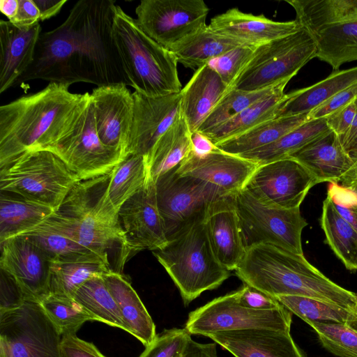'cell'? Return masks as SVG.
<instances>
[{
	"label": "cell",
	"mask_w": 357,
	"mask_h": 357,
	"mask_svg": "<svg viewBox=\"0 0 357 357\" xmlns=\"http://www.w3.org/2000/svg\"><path fill=\"white\" fill-rule=\"evenodd\" d=\"M116 6L112 0L76 2L61 24L40 33L33 61L14 86L34 79L129 86L113 37Z\"/></svg>",
	"instance_id": "obj_1"
},
{
	"label": "cell",
	"mask_w": 357,
	"mask_h": 357,
	"mask_svg": "<svg viewBox=\"0 0 357 357\" xmlns=\"http://www.w3.org/2000/svg\"><path fill=\"white\" fill-rule=\"evenodd\" d=\"M68 88L50 82L0 107V167L26 152L45 150L71 128L90 93H73Z\"/></svg>",
	"instance_id": "obj_2"
},
{
	"label": "cell",
	"mask_w": 357,
	"mask_h": 357,
	"mask_svg": "<svg viewBox=\"0 0 357 357\" xmlns=\"http://www.w3.org/2000/svg\"><path fill=\"white\" fill-rule=\"evenodd\" d=\"M234 272L244 284L275 298L300 296L350 310L357 306L356 294L331 280L303 255L273 245L247 248Z\"/></svg>",
	"instance_id": "obj_3"
},
{
	"label": "cell",
	"mask_w": 357,
	"mask_h": 357,
	"mask_svg": "<svg viewBox=\"0 0 357 357\" xmlns=\"http://www.w3.org/2000/svg\"><path fill=\"white\" fill-rule=\"evenodd\" d=\"M110 173L79 181L59 208L45 221L100 256L111 267V257L114 253L122 269L132 253L121 227L119 213L108 197Z\"/></svg>",
	"instance_id": "obj_4"
},
{
	"label": "cell",
	"mask_w": 357,
	"mask_h": 357,
	"mask_svg": "<svg viewBox=\"0 0 357 357\" xmlns=\"http://www.w3.org/2000/svg\"><path fill=\"white\" fill-rule=\"evenodd\" d=\"M204 213L199 214L153 251L188 305L203 292L218 288L230 276L216 258L208 239Z\"/></svg>",
	"instance_id": "obj_5"
},
{
	"label": "cell",
	"mask_w": 357,
	"mask_h": 357,
	"mask_svg": "<svg viewBox=\"0 0 357 357\" xmlns=\"http://www.w3.org/2000/svg\"><path fill=\"white\" fill-rule=\"evenodd\" d=\"M113 37L129 86L135 91L151 97L181 91L174 54L147 36L118 5Z\"/></svg>",
	"instance_id": "obj_6"
},
{
	"label": "cell",
	"mask_w": 357,
	"mask_h": 357,
	"mask_svg": "<svg viewBox=\"0 0 357 357\" xmlns=\"http://www.w3.org/2000/svg\"><path fill=\"white\" fill-rule=\"evenodd\" d=\"M82 181L47 150L26 152L0 167L1 191L44 204L55 211Z\"/></svg>",
	"instance_id": "obj_7"
},
{
	"label": "cell",
	"mask_w": 357,
	"mask_h": 357,
	"mask_svg": "<svg viewBox=\"0 0 357 357\" xmlns=\"http://www.w3.org/2000/svg\"><path fill=\"white\" fill-rule=\"evenodd\" d=\"M316 57V45L303 27L290 35L256 47L253 56L232 88L259 91L290 80L310 60Z\"/></svg>",
	"instance_id": "obj_8"
},
{
	"label": "cell",
	"mask_w": 357,
	"mask_h": 357,
	"mask_svg": "<svg viewBox=\"0 0 357 357\" xmlns=\"http://www.w3.org/2000/svg\"><path fill=\"white\" fill-rule=\"evenodd\" d=\"M231 195L245 249L269 244L303 255L301 234L307 222L300 208L287 209L266 204L245 188Z\"/></svg>",
	"instance_id": "obj_9"
},
{
	"label": "cell",
	"mask_w": 357,
	"mask_h": 357,
	"mask_svg": "<svg viewBox=\"0 0 357 357\" xmlns=\"http://www.w3.org/2000/svg\"><path fill=\"white\" fill-rule=\"evenodd\" d=\"M61 339L38 301L0 312L1 357H61Z\"/></svg>",
	"instance_id": "obj_10"
},
{
	"label": "cell",
	"mask_w": 357,
	"mask_h": 357,
	"mask_svg": "<svg viewBox=\"0 0 357 357\" xmlns=\"http://www.w3.org/2000/svg\"><path fill=\"white\" fill-rule=\"evenodd\" d=\"M45 150L56 155L82 181L109 174L127 157L101 142L91 96L71 128Z\"/></svg>",
	"instance_id": "obj_11"
},
{
	"label": "cell",
	"mask_w": 357,
	"mask_h": 357,
	"mask_svg": "<svg viewBox=\"0 0 357 357\" xmlns=\"http://www.w3.org/2000/svg\"><path fill=\"white\" fill-rule=\"evenodd\" d=\"M292 313L283 305L272 310H253L238 303L235 291L218 297L192 311L185 325L191 335L248 328L290 330Z\"/></svg>",
	"instance_id": "obj_12"
},
{
	"label": "cell",
	"mask_w": 357,
	"mask_h": 357,
	"mask_svg": "<svg viewBox=\"0 0 357 357\" xmlns=\"http://www.w3.org/2000/svg\"><path fill=\"white\" fill-rule=\"evenodd\" d=\"M208 13L202 0H142L135 20L147 36L169 50L205 27Z\"/></svg>",
	"instance_id": "obj_13"
},
{
	"label": "cell",
	"mask_w": 357,
	"mask_h": 357,
	"mask_svg": "<svg viewBox=\"0 0 357 357\" xmlns=\"http://www.w3.org/2000/svg\"><path fill=\"white\" fill-rule=\"evenodd\" d=\"M155 193L167 238L204 213L213 200L226 195L206 182L178 174L176 167L157 179Z\"/></svg>",
	"instance_id": "obj_14"
},
{
	"label": "cell",
	"mask_w": 357,
	"mask_h": 357,
	"mask_svg": "<svg viewBox=\"0 0 357 357\" xmlns=\"http://www.w3.org/2000/svg\"><path fill=\"white\" fill-rule=\"evenodd\" d=\"M318 183L301 163L285 158L258 165L244 188L266 204L291 209L300 208L309 190Z\"/></svg>",
	"instance_id": "obj_15"
},
{
	"label": "cell",
	"mask_w": 357,
	"mask_h": 357,
	"mask_svg": "<svg viewBox=\"0 0 357 357\" xmlns=\"http://www.w3.org/2000/svg\"><path fill=\"white\" fill-rule=\"evenodd\" d=\"M1 244V271L20 287L27 300L41 301L50 294L51 261L24 236L10 238Z\"/></svg>",
	"instance_id": "obj_16"
},
{
	"label": "cell",
	"mask_w": 357,
	"mask_h": 357,
	"mask_svg": "<svg viewBox=\"0 0 357 357\" xmlns=\"http://www.w3.org/2000/svg\"><path fill=\"white\" fill-rule=\"evenodd\" d=\"M119 218L132 255L144 249L159 250L167 243L158 207L155 183L152 181H148L121 206Z\"/></svg>",
	"instance_id": "obj_17"
},
{
	"label": "cell",
	"mask_w": 357,
	"mask_h": 357,
	"mask_svg": "<svg viewBox=\"0 0 357 357\" xmlns=\"http://www.w3.org/2000/svg\"><path fill=\"white\" fill-rule=\"evenodd\" d=\"M90 96L101 142L128 156L133 119L132 93L126 84H118L97 86Z\"/></svg>",
	"instance_id": "obj_18"
},
{
	"label": "cell",
	"mask_w": 357,
	"mask_h": 357,
	"mask_svg": "<svg viewBox=\"0 0 357 357\" xmlns=\"http://www.w3.org/2000/svg\"><path fill=\"white\" fill-rule=\"evenodd\" d=\"M133 119L128 155L145 158L159 138L181 116V92L151 97L134 91Z\"/></svg>",
	"instance_id": "obj_19"
},
{
	"label": "cell",
	"mask_w": 357,
	"mask_h": 357,
	"mask_svg": "<svg viewBox=\"0 0 357 357\" xmlns=\"http://www.w3.org/2000/svg\"><path fill=\"white\" fill-rule=\"evenodd\" d=\"M257 166L255 162L217 148L203 155L192 151L176 167V172L206 182L229 195L245 187Z\"/></svg>",
	"instance_id": "obj_20"
},
{
	"label": "cell",
	"mask_w": 357,
	"mask_h": 357,
	"mask_svg": "<svg viewBox=\"0 0 357 357\" xmlns=\"http://www.w3.org/2000/svg\"><path fill=\"white\" fill-rule=\"evenodd\" d=\"M235 357H305L290 330L248 328L207 335Z\"/></svg>",
	"instance_id": "obj_21"
},
{
	"label": "cell",
	"mask_w": 357,
	"mask_h": 357,
	"mask_svg": "<svg viewBox=\"0 0 357 357\" xmlns=\"http://www.w3.org/2000/svg\"><path fill=\"white\" fill-rule=\"evenodd\" d=\"M204 220L216 258L228 271H235L246 249L232 195L213 200L205 211Z\"/></svg>",
	"instance_id": "obj_22"
},
{
	"label": "cell",
	"mask_w": 357,
	"mask_h": 357,
	"mask_svg": "<svg viewBox=\"0 0 357 357\" xmlns=\"http://www.w3.org/2000/svg\"><path fill=\"white\" fill-rule=\"evenodd\" d=\"M208 26L221 35L255 47L294 33L302 27L296 20L276 22L264 15L245 13L237 8L213 17Z\"/></svg>",
	"instance_id": "obj_23"
},
{
	"label": "cell",
	"mask_w": 357,
	"mask_h": 357,
	"mask_svg": "<svg viewBox=\"0 0 357 357\" xmlns=\"http://www.w3.org/2000/svg\"><path fill=\"white\" fill-rule=\"evenodd\" d=\"M41 33L40 23L22 29L0 21V93L14 86L31 65Z\"/></svg>",
	"instance_id": "obj_24"
},
{
	"label": "cell",
	"mask_w": 357,
	"mask_h": 357,
	"mask_svg": "<svg viewBox=\"0 0 357 357\" xmlns=\"http://www.w3.org/2000/svg\"><path fill=\"white\" fill-rule=\"evenodd\" d=\"M231 89L210 63L195 70L181 91V113L191 133L198 130Z\"/></svg>",
	"instance_id": "obj_25"
},
{
	"label": "cell",
	"mask_w": 357,
	"mask_h": 357,
	"mask_svg": "<svg viewBox=\"0 0 357 357\" xmlns=\"http://www.w3.org/2000/svg\"><path fill=\"white\" fill-rule=\"evenodd\" d=\"M288 158L305 167L319 183H339L355 163L339 136L332 130L316 137Z\"/></svg>",
	"instance_id": "obj_26"
},
{
	"label": "cell",
	"mask_w": 357,
	"mask_h": 357,
	"mask_svg": "<svg viewBox=\"0 0 357 357\" xmlns=\"http://www.w3.org/2000/svg\"><path fill=\"white\" fill-rule=\"evenodd\" d=\"M102 278L120 310L129 333L144 347L149 345L157 335L155 325L128 278L112 270L102 274Z\"/></svg>",
	"instance_id": "obj_27"
},
{
	"label": "cell",
	"mask_w": 357,
	"mask_h": 357,
	"mask_svg": "<svg viewBox=\"0 0 357 357\" xmlns=\"http://www.w3.org/2000/svg\"><path fill=\"white\" fill-rule=\"evenodd\" d=\"M192 151L191 132L181 114L145 158L148 181L155 183L162 175L177 167Z\"/></svg>",
	"instance_id": "obj_28"
},
{
	"label": "cell",
	"mask_w": 357,
	"mask_h": 357,
	"mask_svg": "<svg viewBox=\"0 0 357 357\" xmlns=\"http://www.w3.org/2000/svg\"><path fill=\"white\" fill-rule=\"evenodd\" d=\"M357 82V66L336 70L324 79L287 93L276 117L309 114L339 91Z\"/></svg>",
	"instance_id": "obj_29"
},
{
	"label": "cell",
	"mask_w": 357,
	"mask_h": 357,
	"mask_svg": "<svg viewBox=\"0 0 357 357\" xmlns=\"http://www.w3.org/2000/svg\"><path fill=\"white\" fill-rule=\"evenodd\" d=\"M110 270H112L111 266L96 253L51 261L50 294L73 298L77 289L87 280Z\"/></svg>",
	"instance_id": "obj_30"
},
{
	"label": "cell",
	"mask_w": 357,
	"mask_h": 357,
	"mask_svg": "<svg viewBox=\"0 0 357 357\" xmlns=\"http://www.w3.org/2000/svg\"><path fill=\"white\" fill-rule=\"evenodd\" d=\"M54 212L44 204L1 191L0 243L33 229Z\"/></svg>",
	"instance_id": "obj_31"
},
{
	"label": "cell",
	"mask_w": 357,
	"mask_h": 357,
	"mask_svg": "<svg viewBox=\"0 0 357 357\" xmlns=\"http://www.w3.org/2000/svg\"><path fill=\"white\" fill-rule=\"evenodd\" d=\"M316 45V57L336 71L357 60V21L324 25L307 30Z\"/></svg>",
	"instance_id": "obj_32"
},
{
	"label": "cell",
	"mask_w": 357,
	"mask_h": 357,
	"mask_svg": "<svg viewBox=\"0 0 357 357\" xmlns=\"http://www.w3.org/2000/svg\"><path fill=\"white\" fill-rule=\"evenodd\" d=\"M243 45L239 41L217 33L206 25L168 50L174 54L178 63L185 68L197 70L229 50Z\"/></svg>",
	"instance_id": "obj_33"
},
{
	"label": "cell",
	"mask_w": 357,
	"mask_h": 357,
	"mask_svg": "<svg viewBox=\"0 0 357 357\" xmlns=\"http://www.w3.org/2000/svg\"><path fill=\"white\" fill-rule=\"evenodd\" d=\"M288 82V80L283 82L269 96L252 104L225 123L202 135L215 145L275 118L280 105L287 97L284 90Z\"/></svg>",
	"instance_id": "obj_34"
},
{
	"label": "cell",
	"mask_w": 357,
	"mask_h": 357,
	"mask_svg": "<svg viewBox=\"0 0 357 357\" xmlns=\"http://www.w3.org/2000/svg\"><path fill=\"white\" fill-rule=\"evenodd\" d=\"M310 119L309 114L275 117L215 146L223 152L240 156L272 144Z\"/></svg>",
	"instance_id": "obj_35"
},
{
	"label": "cell",
	"mask_w": 357,
	"mask_h": 357,
	"mask_svg": "<svg viewBox=\"0 0 357 357\" xmlns=\"http://www.w3.org/2000/svg\"><path fill=\"white\" fill-rule=\"evenodd\" d=\"M307 30L357 21V0H286Z\"/></svg>",
	"instance_id": "obj_36"
},
{
	"label": "cell",
	"mask_w": 357,
	"mask_h": 357,
	"mask_svg": "<svg viewBox=\"0 0 357 357\" xmlns=\"http://www.w3.org/2000/svg\"><path fill=\"white\" fill-rule=\"evenodd\" d=\"M319 222L326 242L349 271H357V230L337 212L331 199L323 202Z\"/></svg>",
	"instance_id": "obj_37"
},
{
	"label": "cell",
	"mask_w": 357,
	"mask_h": 357,
	"mask_svg": "<svg viewBox=\"0 0 357 357\" xmlns=\"http://www.w3.org/2000/svg\"><path fill=\"white\" fill-rule=\"evenodd\" d=\"M329 130L326 118L310 119L272 144L240 157L258 165L288 158L310 141Z\"/></svg>",
	"instance_id": "obj_38"
},
{
	"label": "cell",
	"mask_w": 357,
	"mask_h": 357,
	"mask_svg": "<svg viewBox=\"0 0 357 357\" xmlns=\"http://www.w3.org/2000/svg\"><path fill=\"white\" fill-rule=\"evenodd\" d=\"M73 298L94 319L109 326L117 327L129 333L120 310L109 292L102 275L87 280L75 292Z\"/></svg>",
	"instance_id": "obj_39"
},
{
	"label": "cell",
	"mask_w": 357,
	"mask_h": 357,
	"mask_svg": "<svg viewBox=\"0 0 357 357\" xmlns=\"http://www.w3.org/2000/svg\"><path fill=\"white\" fill-rule=\"evenodd\" d=\"M148 181L146 158L141 155H128L111 172L108 197L119 213L121 206Z\"/></svg>",
	"instance_id": "obj_40"
},
{
	"label": "cell",
	"mask_w": 357,
	"mask_h": 357,
	"mask_svg": "<svg viewBox=\"0 0 357 357\" xmlns=\"http://www.w3.org/2000/svg\"><path fill=\"white\" fill-rule=\"evenodd\" d=\"M45 220L20 236L29 238L50 261L66 260L95 253L53 227Z\"/></svg>",
	"instance_id": "obj_41"
},
{
	"label": "cell",
	"mask_w": 357,
	"mask_h": 357,
	"mask_svg": "<svg viewBox=\"0 0 357 357\" xmlns=\"http://www.w3.org/2000/svg\"><path fill=\"white\" fill-rule=\"evenodd\" d=\"M276 299L289 312L306 321L347 324L352 309L321 300L300 296H278Z\"/></svg>",
	"instance_id": "obj_42"
},
{
	"label": "cell",
	"mask_w": 357,
	"mask_h": 357,
	"mask_svg": "<svg viewBox=\"0 0 357 357\" xmlns=\"http://www.w3.org/2000/svg\"><path fill=\"white\" fill-rule=\"evenodd\" d=\"M61 336L76 335L81 326L95 319L73 298L48 294L39 301Z\"/></svg>",
	"instance_id": "obj_43"
},
{
	"label": "cell",
	"mask_w": 357,
	"mask_h": 357,
	"mask_svg": "<svg viewBox=\"0 0 357 357\" xmlns=\"http://www.w3.org/2000/svg\"><path fill=\"white\" fill-rule=\"evenodd\" d=\"M280 84L252 91L231 88L215 105L197 131L204 134L225 123L252 104L271 94Z\"/></svg>",
	"instance_id": "obj_44"
},
{
	"label": "cell",
	"mask_w": 357,
	"mask_h": 357,
	"mask_svg": "<svg viewBox=\"0 0 357 357\" xmlns=\"http://www.w3.org/2000/svg\"><path fill=\"white\" fill-rule=\"evenodd\" d=\"M327 351L339 357H357V331L347 324L306 321Z\"/></svg>",
	"instance_id": "obj_45"
},
{
	"label": "cell",
	"mask_w": 357,
	"mask_h": 357,
	"mask_svg": "<svg viewBox=\"0 0 357 357\" xmlns=\"http://www.w3.org/2000/svg\"><path fill=\"white\" fill-rule=\"evenodd\" d=\"M191 339L185 328L165 329L145 347L139 357H183Z\"/></svg>",
	"instance_id": "obj_46"
},
{
	"label": "cell",
	"mask_w": 357,
	"mask_h": 357,
	"mask_svg": "<svg viewBox=\"0 0 357 357\" xmlns=\"http://www.w3.org/2000/svg\"><path fill=\"white\" fill-rule=\"evenodd\" d=\"M256 47L243 45L238 46L210 63L217 71L222 81L230 88L251 60Z\"/></svg>",
	"instance_id": "obj_47"
},
{
	"label": "cell",
	"mask_w": 357,
	"mask_h": 357,
	"mask_svg": "<svg viewBox=\"0 0 357 357\" xmlns=\"http://www.w3.org/2000/svg\"><path fill=\"white\" fill-rule=\"evenodd\" d=\"M328 197L340 215L357 230V191L339 183H329Z\"/></svg>",
	"instance_id": "obj_48"
},
{
	"label": "cell",
	"mask_w": 357,
	"mask_h": 357,
	"mask_svg": "<svg viewBox=\"0 0 357 357\" xmlns=\"http://www.w3.org/2000/svg\"><path fill=\"white\" fill-rule=\"evenodd\" d=\"M235 294L238 303L248 308L272 310L282 306L276 298L246 284H244L240 289L235 291Z\"/></svg>",
	"instance_id": "obj_49"
},
{
	"label": "cell",
	"mask_w": 357,
	"mask_h": 357,
	"mask_svg": "<svg viewBox=\"0 0 357 357\" xmlns=\"http://www.w3.org/2000/svg\"><path fill=\"white\" fill-rule=\"evenodd\" d=\"M357 98V82L339 91L309 113L310 119L325 118Z\"/></svg>",
	"instance_id": "obj_50"
},
{
	"label": "cell",
	"mask_w": 357,
	"mask_h": 357,
	"mask_svg": "<svg viewBox=\"0 0 357 357\" xmlns=\"http://www.w3.org/2000/svg\"><path fill=\"white\" fill-rule=\"evenodd\" d=\"M61 357H106L91 342L77 335L63 336L61 344Z\"/></svg>",
	"instance_id": "obj_51"
},
{
	"label": "cell",
	"mask_w": 357,
	"mask_h": 357,
	"mask_svg": "<svg viewBox=\"0 0 357 357\" xmlns=\"http://www.w3.org/2000/svg\"><path fill=\"white\" fill-rule=\"evenodd\" d=\"M27 298L17 284L1 272L0 312L13 310L22 305Z\"/></svg>",
	"instance_id": "obj_52"
},
{
	"label": "cell",
	"mask_w": 357,
	"mask_h": 357,
	"mask_svg": "<svg viewBox=\"0 0 357 357\" xmlns=\"http://www.w3.org/2000/svg\"><path fill=\"white\" fill-rule=\"evenodd\" d=\"M355 100L325 117L330 130L336 133L339 137L349 130L353 123L356 111Z\"/></svg>",
	"instance_id": "obj_53"
},
{
	"label": "cell",
	"mask_w": 357,
	"mask_h": 357,
	"mask_svg": "<svg viewBox=\"0 0 357 357\" xmlns=\"http://www.w3.org/2000/svg\"><path fill=\"white\" fill-rule=\"evenodd\" d=\"M19 28H29L40 23V13L33 0H19L16 15L8 20Z\"/></svg>",
	"instance_id": "obj_54"
},
{
	"label": "cell",
	"mask_w": 357,
	"mask_h": 357,
	"mask_svg": "<svg viewBox=\"0 0 357 357\" xmlns=\"http://www.w3.org/2000/svg\"><path fill=\"white\" fill-rule=\"evenodd\" d=\"M356 111L353 123L349 130L340 137L345 151L355 160H357V98Z\"/></svg>",
	"instance_id": "obj_55"
},
{
	"label": "cell",
	"mask_w": 357,
	"mask_h": 357,
	"mask_svg": "<svg viewBox=\"0 0 357 357\" xmlns=\"http://www.w3.org/2000/svg\"><path fill=\"white\" fill-rule=\"evenodd\" d=\"M183 357H218V356L215 343H199L191 339Z\"/></svg>",
	"instance_id": "obj_56"
},
{
	"label": "cell",
	"mask_w": 357,
	"mask_h": 357,
	"mask_svg": "<svg viewBox=\"0 0 357 357\" xmlns=\"http://www.w3.org/2000/svg\"><path fill=\"white\" fill-rule=\"evenodd\" d=\"M40 13V22L58 14L67 0H33Z\"/></svg>",
	"instance_id": "obj_57"
},
{
	"label": "cell",
	"mask_w": 357,
	"mask_h": 357,
	"mask_svg": "<svg viewBox=\"0 0 357 357\" xmlns=\"http://www.w3.org/2000/svg\"><path fill=\"white\" fill-rule=\"evenodd\" d=\"M191 142L192 152L199 155L208 154L217 149L207 137L198 131L191 133Z\"/></svg>",
	"instance_id": "obj_58"
},
{
	"label": "cell",
	"mask_w": 357,
	"mask_h": 357,
	"mask_svg": "<svg viewBox=\"0 0 357 357\" xmlns=\"http://www.w3.org/2000/svg\"><path fill=\"white\" fill-rule=\"evenodd\" d=\"M19 0H1L0 10L8 19L12 20L17 14Z\"/></svg>",
	"instance_id": "obj_59"
},
{
	"label": "cell",
	"mask_w": 357,
	"mask_h": 357,
	"mask_svg": "<svg viewBox=\"0 0 357 357\" xmlns=\"http://www.w3.org/2000/svg\"><path fill=\"white\" fill-rule=\"evenodd\" d=\"M357 183V160L351 169L341 178L339 183L344 187H351Z\"/></svg>",
	"instance_id": "obj_60"
},
{
	"label": "cell",
	"mask_w": 357,
	"mask_h": 357,
	"mask_svg": "<svg viewBox=\"0 0 357 357\" xmlns=\"http://www.w3.org/2000/svg\"><path fill=\"white\" fill-rule=\"evenodd\" d=\"M351 328L357 331V306L352 309L351 318L347 323Z\"/></svg>",
	"instance_id": "obj_61"
},
{
	"label": "cell",
	"mask_w": 357,
	"mask_h": 357,
	"mask_svg": "<svg viewBox=\"0 0 357 357\" xmlns=\"http://www.w3.org/2000/svg\"><path fill=\"white\" fill-rule=\"evenodd\" d=\"M348 188H354L355 190L357 191V183H356L355 184H354L353 185H351V187H348Z\"/></svg>",
	"instance_id": "obj_62"
},
{
	"label": "cell",
	"mask_w": 357,
	"mask_h": 357,
	"mask_svg": "<svg viewBox=\"0 0 357 357\" xmlns=\"http://www.w3.org/2000/svg\"><path fill=\"white\" fill-rule=\"evenodd\" d=\"M356 294V296H357V294Z\"/></svg>",
	"instance_id": "obj_63"
},
{
	"label": "cell",
	"mask_w": 357,
	"mask_h": 357,
	"mask_svg": "<svg viewBox=\"0 0 357 357\" xmlns=\"http://www.w3.org/2000/svg\"><path fill=\"white\" fill-rule=\"evenodd\" d=\"M1 357V356H0Z\"/></svg>",
	"instance_id": "obj_64"
}]
</instances>
